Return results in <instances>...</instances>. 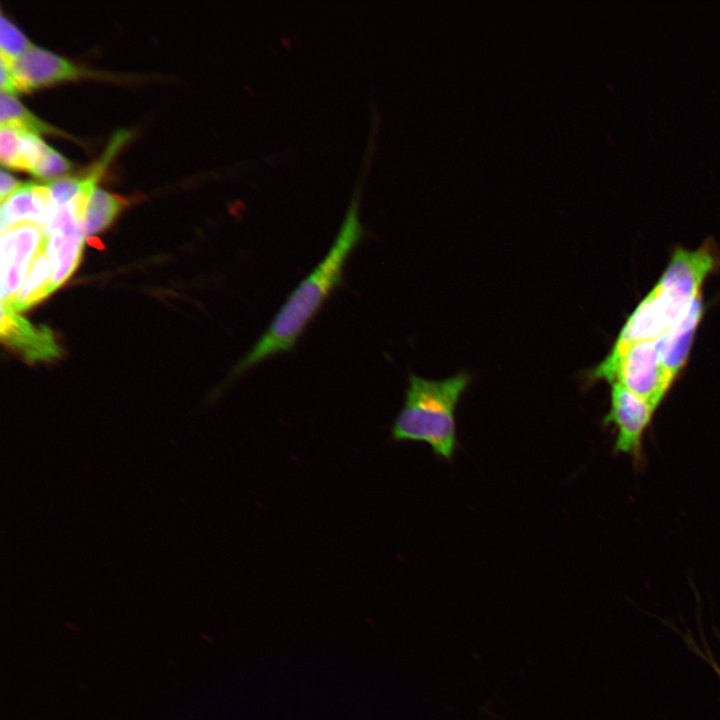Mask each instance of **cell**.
<instances>
[{"label": "cell", "mask_w": 720, "mask_h": 720, "mask_svg": "<svg viewBox=\"0 0 720 720\" xmlns=\"http://www.w3.org/2000/svg\"><path fill=\"white\" fill-rule=\"evenodd\" d=\"M360 184L354 189L328 253L292 291L266 331L234 366L233 377L241 376L275 355L291 351L331 293L341 285L349 257L365 236L359 215Z\"/></svg>", "instance_id": "cell-1"}, {"label": "cell", "mask_w": 720, "mask_h": 720, "mask_svg": "<svg viewBox=\"0 0 720 720\" xmlns=\"http://www.w3.org/2000/svg\"><path fill=\"white\" fill-rule=\"evenodd\" d=\"M470 380L466 373L441 380L411 375L391 429L392 439L424 442L436 455L451 459L457 440L455 411Z\"/></svg>", "instance_id": "cell-2"}, {"label": "cell", "mask_w": 720, "mask_h": 720, "mask_svg": "<svg viewBox=\"0 0 720 720\" xmlns=\"http://www.w3.org/2000/svg\"><path fill=\"white\" fill-rule=\"evenodd\" d=\"M589 377L611 384L619 383L655 410L674 380L662 364L657 340L637 342L620 351H610Z\"/></svg>", "instance_id": "cell-3"}, {"label": "cell", "mask_w": 720, "mask_h": 720, "mask_svg": "<svg viewBox=\"0 0 720 720\" xmlns=\"http://www.w3.org/2000/svg\"><path fill=\"white\" fill-rule=\"evenodd\" d=\"M699 296L662 275L627 319L611 351L659 339L684 318Z\"/></svg>", "instance_id": "cell-4"}, {"label": "cell", "mask_w": 720, "mask_h": 720, "mask_svg": "<svg viewBox=\"0 0 720 720\" xmlns=\"http://www.w3.org/2000/svg\"><path fill=\"white\" fill-rule=\"evenodd\" d=\"M655 409L619 383H613L611 404L605 424L615 426L614 451L631 456L635 465L643 463V439Z\"/></svg>", "instance_id": "cell-5"}, {"label": "cell", "mask_w": 720, "mask_h": 720, "mask_svg": "<svg viewBox=\"0 0 720 720\" xmlns=\"http://www.w3.org/2000/svg\"><path fill=\"white\" fill-rule=\"evenodd\" d=\"M43 229L18 224L1 235V305H10L21 290L37 253L44 247Z\"/></svg>", "instance_id": "cell-6"}, {"label": "cell", "mask_w": 720, "mask_h": 720, "mask_svg": "<svg viewBox=\"0 0 720 720\" xmlns=\"http://www.w3.org/2000/svg\"><path fill=\"white\" fill-rule=\"evenodd\" d=\"M45 249L52 264L53 292L68 280L77 268L85 235L84 222L74 215L69 204L58 208L43 230Z\"/></svg>", "instance_id": "cell-7"}, {"label": "cell", "mask_w": 720, "mask_h": 720, "mask_svg": "<svg viewBox=\"0 0 720 720\" xmlns=\"http://www.w3.org/2000/svg\"><path fill=\"white\" fill-rule=\"evenodd\" d=\"M8 61L18 78L22 92L91 74L67 59L34 45L17 59Z\"/></svg>", "instance_id": "cell-8"}, {"label": "cell", "mask_w": 720, "mask_h": 720, "mask_svg": "<svg viewBox=\"0 0 720 720\" xmlns=\"http://www.w3.org/2000/svg\"><path fill=\"white\" fill-rule=\"evenodd\" d=\"M0 333L5 344L30 362L50 361L61 354L55 336L48 327L35 326L2 305Z\"/></svg>", "instance_id": "cell-9"}, {"label": "cell", "mask_w": 720, "mask_h": 720, "mask_svg": "<svg viewBox=\"0 0 720 720\" xmlns=\"http://www.w3.org/2000/svg\"><path fill=\"white\" fill-rule=\"evenodd\" d=\"M57 208L47 184L24 183L2 201L1 233L21 224L33 223L43 230L51 222Z\"/></svg>", "instance_id": "cell-10"}, {"label": "cell", "mask_w": 720, "mask_h": 720, "mask_svg": "<svg viewBox=\"0 0 720 720\" xmlns=\"http://www.w3.org/2000/svg\"><path fill=\"white\" fill-rule=\"evenodd\" d=\"M702 313L703 304L700 295L684 318L670 331L657 339L662 364L673 379L687 361Z\"/></svg>", "instance_id": "cell-11"}, {"label": "cell", "mask_w": 720, "mask_h": 720, "mask_svg": "<svg viewBox=\"0 0 720 720\" xmlns=\"http://www.w3.org/2000/svg\"><path fill=\"white\" fill-rule=\"evenodd\" d=\"M51 278L52 264L44 245L34 258L18 295L10 305L2 306L17 313L32 307L53 292Z\"/></svg>", "instance_id": "cell-12"}, {"label": "cell", "mask_w": 720, "mask_h": 720, "mask_svg": "<svg viewBox=\"0 0 720 720\" xmlns=\"http://www.w3.org/2000/svg\"><path fill=\"white\" fill-rule=\"evenodd\" d=\"M122 207L119 197L97 188L88 201L84 223L85 235H96L109 227Z\"/></svg>", "instance_id": "cell-13"}, {"label": "cell", "mask_w": 720, "mask_h": 720, "mask_svg": "<svg viewBox=\"0 0 720 720\" xmlns=\"http://www.w3.org/2000/svg\"><path fill=\"white\" fill-rule=\"evenodd\" d=\"M1 125H15L34 134L65 133L42 121L21 104L13 95L1 91L0 97Z\"/></svg>", "instance_id": "cell-14"}, {"label": "cell", "mask_w": 720, "mask_h": 720, "mask_svg": "<svg viewBox=\"0 0 720 720\" xmlns=\"http://www.w3.org/2000/svg\"><path fill=\"white\" fill-rule=\"evenodd\" d=\"M130 137L131 133L124 129L117 131L113 135L101 157L82 177L79 176L81 184L80 193L89 197L91 196V194L97 189L96 184L103 176L112 159Z\"/></svg>", "instance_id": "cell-15"}, {"label": "cell", "mask_w": 720, "mask_h": 720, "mask_svg": "<svg viewBox=\"0 0 720 720\" xmlns=\"http://www.w3.org/2000/svg\"><path fill=\"white\" fill-rule=\"evenodd\" d=\"M0 19L1 57L13 61L29 50L33 44L3 14Z\"/></svg>", "instance_id": "cell-16"}, {"label": "cell", "mask_w": 720, "mask_h": 720, "mask_svg": "<svg viewBox=\"0 0 720 720\" xmlns=\"http://www.w3.org/2000/svg\"><path fill=\"white\" fill-rule=\"evenodd\" d=\"M23 129L15 125L0 127V160L3 166L13 169L19 154Z\"/></svg>", "instance_id": "cell-17"}, {"label": "cell", "mask_w": 720, "mask_h": 720, "mask_svg": "<svg viewBox=\"0 0 720 720\" xmlns=\"http://www.w3.org/2000/svg\"><path fill=\"white\" fill-rule=\"evenodd\" d=\"M56 208L69 204L81 191L79 176H62L46 183Z\"/></svg>", "instance_id": "cell-18"}, {"label": "cell", "mask_w": 720, "mask_h": 720, "mask_svg": "<svg viewBox=\"0 0 720 720\" xmlns=\"http://www.w3.org/2000/svg\"><path fill=\"white\" fill-rule=\"evenodd\" d=\"M72 169V164L63 157L59 152L50 148L48 155L42 164L33 174L36 177L48 179L59 178L68 173Z\"/></svg>", "instance_id": "cell-19"}, {"label": "cell", "mask_w": 720, "mask_h": 720, "mask_svg": "<svg viewBox=\"0 0 720 720\" xmlns=\"http://www.w3.org/2000/svg\"><path fill=\"white\" fill-rule=\"evenodd\" d=\"M1 91L13 95L22 92L18 78L10 62L1 57Z\"/></svg>", "instance_id": "cell-20"}, {"label": "cell", "mask_w": 720, "mask_h": 720, "mask_svg": "<svg viewBox=\"0 0 720 720\" xmlns=\"http://www.w3.org/2000/svg\"><path fill=\"white\" fill-rule=\"evenodd\" d=\"M24 183L17 180L4 169L0 173V199L4 201L15 191H17Z\"/></svg>", "instance_id": "cell-21"}, {"label": "cell", "mask_w": 720, "mask_h": 720, "mask_svg": "<svg viewBox=\"0 0 720 720\" xmlns=\"http://www.w3.org/2000/svg\"><path fill=\"white\" fill-rule=\"evenodd\" d=\"M709 662H710L711 666L715 669L717 675L720 678V668L717 666V663H715L713 660H710Z\"/></svg>", "instance_id": "cell-22"}]
</instances>
